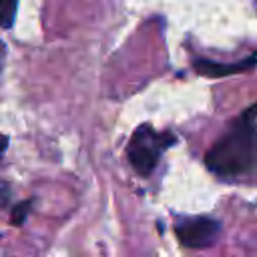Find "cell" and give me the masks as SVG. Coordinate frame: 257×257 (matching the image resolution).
Listing matches in <instances>:
<instances>
[{"label": "cell", "instance_id": "cell-3", "mask_svg": "<svg viewBox=\"0 0 257 257\" xmlns=\"http://www.w3.org/2000/svg\"><path fill=\"white\" fill-rule=\"evenodd\" d=\"M175 233L185 247L203 249L219 239L221 223L211 217H185L175 225Z\"/></svg>", "mask_w": 257, "mask_h": 257}, {"label": "cell", "instance_id": "cell-7", "mask_svg": "<svg viewBox=\"0 0 257 257\" xmlns=\"http://www.w3.org/2000/svg\"><path fill=\"white\" fill-rule=\"evenodd\" d=\"M10 201H12V187L8 181L0 179V207L10 205Z\"/></svg>", "mask_w": 257, "mask_h": 257}, {"label": "cell", "instance_id": "cell-1", "mask_svg": "<svg viewBox=\"0 0 257 257\" xmlns=\"http://www.w3.org/2000/svg\"><path fill=\"white\" fill-rule=\"evenodd\" d=\"M253 137H255V106H247L231 124V128L205 155V165L211 173L225 181H247L253 177Z\"/></svg>", "mask_w": 257, "mask_h": 257}, {"label": "cell", "instance_id": "cell-6", "mask_svg": "<svg viewBox=\"0 0 257 257\" xmlns=\"http://www.w3.org/2000/svg\"><path fill=\"white\" fill-rule=\"evenodd\" d=\"M30 205H32L30 201H24V203L14 207V211H12V225H22L24 223L26 215L30 213Z\"/></svg>", "mask_w": 257, "mask_h": 257}, {"label": "cell", "instance_id": "cell-2", "mask_svg": "<svg viewBox=\"0 0 257 257\" xmlns=\"http://www.w3.org/2000/svg\"><path fill=\"white\" fill-rule=\"evenodd\" d=\"M175 141L177 139L173 133H159L151 124H141L133 133L126 147V157L131 167L141 177H149L157 169L163 153L169 147H173Z\"/></svg>", "mask_w": 257, "mask_h": 257}, {"label": "cell", "instance_id": "cell-8", "mask_svg": "<svg viewBox=\"0 0 257 257\" xmlns=\"http://www.w3.org/2000/svg\"><path fill=\"white\" fill-rule=\"evenodd\" d=\"M8 147V137L6 135H0V153H4Z\"/></svg>", "mask_w": 257, "mask_h": 257}, {"label": "cell", "instance_id": "cell-4", "mask_svg": "<svg viewBox=\"0 0 257 257\" xmlns=\"http://www.w3.org/2000/svg\"><path fill=\"white\" fill-rule=\"evenodd\" d=\"M255 66V54L251 52L245 60H239V62H231V64H225V62H213V60H205V58H197L193 62V68L203 74V76H211V78H221V76H229V74H237V72H243V70H253Z\"/></svg>", "mask_w": 257, "mask_h": 257}, {"label": "cell", "instance_id": "cell-9", "mask_svg": "<svg viewBox=\"0 0 257 257\" xmlns=\"http://www.w3.org/2000/svg\"><path fill=\"white\" fill-rule=\"evenodd\" d=\"M4 52H6V48H4V44L0 42V66H2V60H4Z\"/></svg>", "mask_w": 257, "mask_h": 257}, {"label": "cell", "instance_id": "cell-5", "mask_svg": "<svg viewBox=\"0 0 257 257\" xmlns=\"http://www.w3.org/2000/svg\"><path fill=\"white\" fill-rule=\"evenodd\" d=\"M18 0H0V28H10L16 20Z\"/></svg>", "mask_w": 257, "mask_h": 257}]
</instances>
